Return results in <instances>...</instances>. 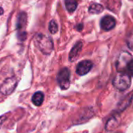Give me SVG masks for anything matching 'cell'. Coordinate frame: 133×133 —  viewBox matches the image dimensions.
I'll use <instances>...</instances> for the list:
<instances>
[{
  "label": "cell",
  "instance_id": "obj_1",
  "mask_svg": "<svg viewBox=\"0 0 133 133\" xmlns=\"http://www.w3.org/2000/svg\"><path fill=\"white\" fill-rule=\"evenodd\" d=\"M35 44L36 47L45 55H49L53 49V42L47 35L43 34H37L35 37Z\"/></svg>",
  "mask_w": 133,
  "mask_h": 133
},
{
  "label": "cell",
  "instance_id": "obj_2",
  "mask_svg": "<svg viewBox=\"0 0 133 133\" xmlns=\"http://www.w3.org/2000/svg\"><path fill=\"white\" fill-rule=\"evenodd\" d=\"M113 85L120 91H124L131 85V78L128 74L120 72L114 78Z\"/></svg>",
  "mask_w": 133,
  "mask_h": 133
},
{
  "label": "cell",
  "instance_id": "obj_3",
  "mask_svg": "<svg viewBox=\"0 0 133 133\" xmlns=\"http://www.w3.org/2000/svg\"><path fill=\"white\" fill-rule=\"evenodd\" d=\"M28 16L25 12H21L18 14L17 20V38L21 41H24L26 38L27 33L25 31V28L27 25Z\"/></svg>",
  "mask_w": 133,
  "mask_h": 133
},
{
  "label": "cell",
  "instance_id": "obj_4",
  "mask_svg": "<svg viewBox=\"0 0 133 133\" xmlns=\"http://www.w3.org/2000/svg\"><path fill=\"white\" fill-rule=\"evenodd\" d=\"M70 71L66 68H64L59 71L57 75V82L62 89L66 90L70 87Z\"/></svg>",
  "mask_w": 133,
  "mask_h": 133
},
{
  "label": "cell",
  "instance_id": "obj_5",
  "mask_svg": "<svg viewBox=\"0 0 133 133\" xmlns=\"http://www.w3.org/2000/svg\"><path fill=\"white\" fill-rule=\"evenodd\" d=\"M17 79L14 78V77H11V78H6L3 82V84L0 86V92L3 95H10L11 94L16 86H17Z\"/></svg>",
  "mask_w": 133,
  "mask_h": 133
},
{
  "label": "cell",
  "instance_id": "obj_6",
  "mask_svg": "<svg viewBox=\"0 0 133 133\" xmlns=\"http://www.w3.org/2000/svg\"><path fill=\"white\" fill-rule=\"evenodd\" d=\"M131 55L127 52H122L119 56H118V59L117 60V69L119 71H124V69H126L128 68V63L131 62Z\"/></svg>",
  "mask_w": 133,
  "mask_h": 133
},
{
  "label": "cell",
  "instance_id": "obj_7",
  "mask_svg": "<svg viewBox=\"0 0 133 133\" xmlns=\"http://www.w3.org/2000/svg\"><path fill=\"white\" fill-rule=\"evenodd\" d=\"M92 68V63L90 60H82L78 63L76 68V72L78 75H85L88 74Z\"/></svg>",
  "mask_w": 133,
  "mask_h": 133
},
{
  "label": "cell",
  "instance_id": "obj_8",
  "mask_svg": "<svg viewBox=\"0 0 133 133\" xmlns=\"http://www.w3.org/2000/svg\"><path fill=\"white\" fill-rule=\"evenodd\" d=\"M116 25V21L111 16H105L100 21L101 28L104 31H110Z\"/></svg>",
  "mask_w": 133,
  "mask_h": 133
},
{
  "label": "cell",
  "instance_id": "obj_9",
  "mask_svg": "<svg viewBox=\"0 0 133 133\" xmlns=\"http://www.w3.org/2000/svg\"><path fill=\"white\" fill-rule=\"evenodd\" d=\"M83 46V43L82 42H77L74 47L71 49L70 53H69V60L71 62H74L75 60H76V59L78 58L82 49Z\"/></svg>",
  "mask_w": 133,
  "mask_h": 133
},
{
  "label": "cell",
  "instance_id": "obj_10",
  "mask_svg": "<svg viewBox=\"0 0 133 133\" xmlns=\"http://www.w3.org/2000/svg\"><path fill=\"white\" fill-rule=\"evenodd\" d=\"M120 123V117L118 114H115L112 116L107 122L106 124V130L111 131L116 129Z\"/></svg>",
  "mask_w": 133,
  "mask_h": 133
},
{
  "label": "cell",
  "instance_id": "obj_11",
  "mask_svg": "<svg viewBox=\"0 0 133 133\" xmlns=\"http://www.w3.org/2000/svg\"><path fill=\"white\" fill-rule=\"evenodd\" d=\"M31 101L35 106H37V107L41 106L42 104L43 101H44V94H43V92H40V91L36 92L33 95V96L31 98Z\"/></svg>",
  "mask_w": 133,
  "mask_h": 133
},
{
  "label": "cell",
  "instance_id": "obj_12",
  "mask_svg": "<svg viewBox=\"0 0 133 133\" xmlns=\"http://www.w3.org/2000/svg\"><path fill=\"white\" fill-rule=\"evenodd\" d=\"M132 97H133V94L131 93V94H128L126 97H124V99L123 100H121V102L118 104L117 106V109H118V111H122L124 110V109L127 108V107L130 104L131 99H132Z\"/></svg>",
  "mask_w": 133,
  "mask_h": 133
},
{
  "label": "cell",
  "instance_id": "obj_13",
  "mask_svg": "<svg viewBox=\"0 0 133 133\" xmlns=\"http://www.w3.org/2000/svg\"><path fill=\"white\" fill-rule=\"evenodd\" d=\"M65 6L66 10L69 12L72 13L76 10L78 6L77 0H65Z\"/></svg>",
  "mask_w": 133,
  "mask_h": 133
},
{
  "label": "cell",
  "instance_id": "obj_14",
  "mask_svg": "<svg viewBox=\"0 0 133 133\" xmlns=\"http://www.w3.org/2000/svg\"><path fill=\"white\" fill-rule=\"evenodd\" d=\"M103 10V6H101L100 4H97V3H94L92 4L89 9V13L91 14H100L102 11Z\"/></svg>",
  "mask_w": 133,
  "mask_h": 133
},
{
  "label": "cell",
  "instance_id": "obj_15",
  "mask_svg": "<svg viewBox=\"0 0 133 133\" xmlns=\"http://www.w3.org/2000/svg\"><path fill=\"white\" fill-rule=\"evenodd\" d=\"M49 30L52 34H56L58 31V26L55 21H51L49 24Z\"/></svg>",
  "mask_w": 133,
  "mask_h": 133
},
{
  "label": "cell",
  "instance_id": "obj_16",
  "mask_svg": "<svg viewBox=\"0 0 133 133\" xmlns=\"http://www.w3.org/2000/svg\"><path fill=\"white\" fill-rule=\"evenodd\" d=\"M127 45L128 47L133 51V30L128 34L127 37Z\"/></svg>",
  "mask_w": 133,
  "mask_h": 133
},
{
  "label": "cell",
  "instance_id": "obj_17",
  "mask_svg": "<svg viewBox=\"0 0 133 133\" xmlns=\"http://www.w3.org/2000/svg\"><path fill=\"white\" fill-rule=\"evenodd\" d=\"M127 69H128V73H129L131 76H133V59H131V62L128 63Z\"/></svg>",
  "mask_w": 133,
  "mask_h": 133
},
{
  "label": "cell",
  "instance_id": "obj_18",
  "mask_svg": "<svg viewBox=\"0 0 133 133\" xmlns=\"http://www.w3.org/2000/svg\"><path fill=\"white\" fill-rule=\"evenodd\" d=\"M3 14H4V10L1 6H0V15H3Z\"/></svg>",
  "mask_w": 133,
  "mask_h": 133
}]
</instances>
